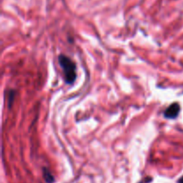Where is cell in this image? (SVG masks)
Here are the masks:
<instances>
[{"mask_svg": "<svg viewBox=\"0 0 183 183\" xmlns=\"http://www.w3.org/2000/svg\"><path fill=\"white\" fill-rule=\"evenodd\" d=\"M58 62L63 71L65 82L68 84H72L75 81L76 77H77L75 63L68 56L63 55H59Z\"/></svg>", "mask_w": 183, "mask_h": 183, "instance_id": "1", "label": "cell"}, {"mask_svg": "<svg viewBox=\"0 0 183 183\" xmlns=\"http://www.w3.org/2000/svg\"><path fill=\"white\" fill-rule=\"evenodd\" d=\"M180 111H181L180 105L178 103H173L166 108L164 114V117L167 119H175L179 115Z\"/></svg>", "mask_w": 183, "mask_h": 183, "instance_id": "2", "label": "cell"}, {"mask_svg": "<svg viewBox=\"0 0 183 183\" xmlns=\"http://www.w3.org/2000/svg\"><path fill=\"white\" fill-rule=\"evenodd\" d=\"M43 177H44V179H45L46 183H53L55 182L54 176L52 175V173H51L46 168H44V169H43Z\"/></svg>", "mask_w": 183, "mask_h": 183, "instance_id": "3", "label": "cell"}, {"mask_svg": "<svg viewBox=\"0 0 183 183\" xmlns=\"http://www.w3.org/2000/svg\"><path fill=\"white\" fill-rule=\"evenodd\" d=\"M13 95H14L13 90H11L10 95H9V106H11V105H12V100H13Z\"/></svg>", "mask_w": 183, "mask_h": 183, "instance_id": "4", "label": "cell"}, {"mask_svg": "<svg viewBox=\"0 0 183 183\" xmlns=\"http://www.w3.org/2000/svg\"><path fill=\"white\" fill-rule=\"evenodd\" d=\"M178 183H183V177H182V178L178 181Z\"/></svg>", "mask_w": 183, "mask_h": 183, "instance_id": "5", "label": "cell"}]
</instances>
